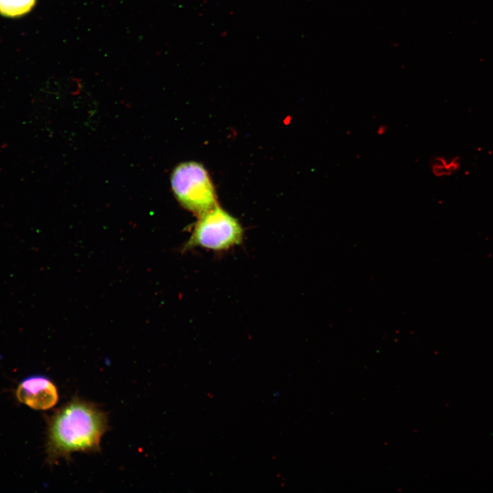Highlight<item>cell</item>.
<instances>
[{
  "mask_svg": "<svg viewBox=\"0 0 493 493\" xmlns=\"http://www.w3.org/2000/svg\"><path fill=\"white\" fill-rule=\"evenodd\" d=\"M108 429L105 412L92 403L73 397L49 420L47 460L54 463L60 458L70 459L74 452L99 451Z\"/></svg>",
  "mask_w": 493,
  "mask_h": 493,
  "instance_id": "cell-1",
  "label": "cell"
},
{
  "mask_svg": "<svg viewBox=\"0 0 493 493\" xmlns=\"http://www.w3.org/2000/svg\"><path fill=\"white\" fill-rule=\"evenodd\" d=\"M198 216L186 249L200 247L223 251L242 242L244 232L241 224L218 205Z\"/></svg>",
  "mask_w": 493,
  "mask_h": 493,
  "instance_id": "cell-2",
  "label": "cell"
},
{
  "mask_svg": "<svg viewBox=\"0 0 493 493\" xmlns=\"http://www.w3.org/2000/svg\"><path fill=\"white\" fill-rule=\"evenodd\" d=\"M172 190L186 210L199 216L217 204L212 180L201 164L186 162L177 165L170 176Z\"/></svg>",
  "mask_w": 493,
  "mask_h": 493,
  "instance_id": "cell-3",
  "label": "cell"
},
{
  "mask_svg": "<svg viewBox=\"0 0 493 493\" xmlns=\"http://www.w3.org/2000/svg\"><path fill=\"white\" fill-rule=\"evenodd\" d=\"M16 395L18 401L37 410L49 409L58 401L56 386L49 379L40 375L23 380L16 389Z\"/></svg>",
  "mask_w": 493,
  "mask_h": 493,
  "instance_id": "cell-4",
  "label": "cell"
},
{
  "mask_svg": "<svg viewBox=\"0 0 493 493\" xmlns=\"http://www.w3.org/2000/svg\"><path fill=\"white\" fill-rule=\"evenodd\" d=\"M36 0H0V14L6 17H18L28 13Z\"/></svg>",
  "mask_w": 493,
  "mask_h": 493,
  "instance_id": "cell-5",
  "label": "cell"
},
{
  "mask_svg": "<svg viewBox=\"0 0 493 493\" xmlns=\"http://www.w3.org/2000/svg\"><path fill=\"white\" fill-rule=\"evenodd\" d=\"M459 159L457 157L447 159L437 156L433 158L430 163L433 175L438 177L452 175L459 169Z\"/></svg>",
  "mask_w": 493,
  "mask_h": 493,
  "instance_id": "cell-6",
  "label": "cell"
},
{
  "mask_svg": "<svg viewBox=\"0 0 493 493\" xmlns=\"http://www.w3.org/2000/svg\"><path fill=\"white\" fill-rule=\"evenodd\" d=\"M388 130V127L385 125H381L377 127L376 133L379 136L384 135Z\"/></svg>",
  "mask_w": 493,
  "mask_h": 493,
  "instance_id": "cell-7",
  "label": "cell"
}]
</instances>
